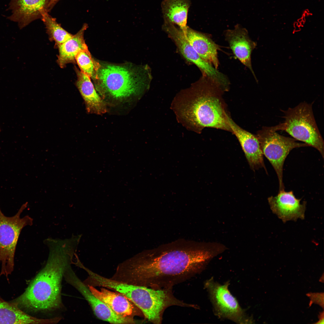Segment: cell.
<instances>
[{"label":"cell","mask_w":324,"mask_h":324,"mask_svg":"<svg viewBox=\"0 0 324 324\" xmlns=\"http://www.w3.org/2000/svg\"><path fill=\"white\" fill-rule=\"evenodd\" d=\"M44 24L50 38L54 41L58 46L70 38L73 35L62 28L56 21L55 18L45 11L42 14L41 19Z\"/></svg>","instance_id":"44dd1931"},{"label":"cell","mask_w":324,"mask_h":324,"mask_svg":"<svg viewBox=\"0 0 324 324\" xmlns=\"http://www.w3.org/2000/svg\"><path fill=\"white\" fill-rule=\"evenodd\" d=\"M217 242L177 241L139 254L120 264L116 280L134 285L172 287L202 271L219 254Z\"/></svg>","instance_id":"6da1fadb"},{"label":"cell","mask_w":324,"mask_h":324,"mask_svg":"<svg viewBox=\"0 0 324 324\" xmlns=\"http://www.w3.org/2000/svg\"><path fill=\"white\" fill-rule=\"evenodd\" d=\"M224 35L236 57L250 70L256 80L251 62V53L256 44L250 38L247 30L238 24L234 29L226 30Z\"/></svg>","instance_id":"4fadbf2b"},{"label":"cell","mask_w":324,"mask_h":324,"mask_svg":"<svg viewBox=\"0 0 324 324\" xmlns=\"http://www.w3.org/2000/svg\"><path fill=\"white\" fill-rule=\"evenodd\" d=\"M268 200L273 213L284 223L304 218L306 202L301 204V199L296 198L292 191L279 192L277 196L269 197Z\"/></svg>","instance_id":"8fae6325"},{"label":"cell","mask_w":324,"mask_h":324,"mask_svg":"<svg viewBox=\"0 0 324 324\" xmlns=\"http://www.w3.org/2000/svg\"><path fill=\"white\" fill-rule=\"evenodd\" d=\"M306 295L310 299L309 306L313 303L317 304L324 309V293L310 292L306 294Z\"/></svg>","instance_id":"603a6c76"},{"label":"cell","mask_w":324,"mask_h":324,"mask_svg":"<svg viewBox=\"0 0 324 324\" xmlns=\"http://www.w3.org/2000/svg\"><path fill=\"white\" fill-rule=\"evenodd\" d=\"M61 319L60 317L44 319L31 316L20 309L16 303L6 302L0 297V324H55Z\"/></svg>","instance_id":"e0dca14e"},{"label":"cell","mask_w":324,"mask_h":324,"mask_svg":"<svg viewBox=\"0 0 324 324\" xmlns=\"http://www.w3.org/2000/svg\"><path fill=\"white\" fill-rule=\"evenodd\" d=\"M23 204L14 216L8 217L2 212L0 208V276L7 278L14 269L16 246L21 232L27 225H31L32 219L28 216L20 218V215L27 207Z\"/></svg>","instance_id":"52a82bcc"},{"label":"cell","mask_w":324,"mask_h":324,"mask_svg":"<svg viewBox=\"0 0 324 324\" xmlns=\"http://www.w3.org/2000/svg\"><path fill=\"white\" fill-rule=\"evenodd\" d=\"M60 0H50L48 8V12H50L54 7Z\"/></svg>","instance_id":"cb8c5ba5"},{"label":"cell","mask_w":324,"mask_h":324,"mask_svg":"<svg viewBox=\"0 0 324 324\" xmlns=\"http://www.w3.org/2000/svg\"><path fill=\"white\" fill-rule=\"evenodd\" d=\"M184 35L199 56L205 61L218 69L219 62L218 51L220 48L210 36L188 27Z\"/></svg>","instance_id":"2e32d148"},{"label":"cell","mask_w":324,"mask_h":324,"mask_svg":"<svg viewBox=\"0 0 324 324\" xmlns=\"http://www.w3.org/2000/svg\"><path fill=\"white\" fill-rule=\"evenodd\" d=\"M65 271L64 278L66 281L76 288L84 297L98 318L112 324L136 323V321L133 318L123 317L116 314L105 303L95 296L88 287L78 278L71 266Z\"/></svg>","instance_id":"30bf717a"},{"label":"cell","mask_w":324,"mask_h":324,"mask_svg":"<svg viewBox=\"0 0 324 324\" xmlns=\"http://www.w3.org/2000/svg\"><path fill=\"white\" fill-rule=\"evenodd\" d=\"M163 29L172 38L181 53L188 61L196 65L205 75L215 80L222 86H226L230 81L227 77L218 69L203 60L189 43L179 28L174 25L164 23Z\"/></svg>","instance_id":"9c48e42d"},{"label":"cell","mask_w":324,"mask_h":324,"mask_svg":"<svg viewBox=\"0 0 324 324\" xmlns=\"http://www.w3.org/2000/svg\"><path fill=\"white\" fill-rule=\"evenodd\" d=\"M147 70L130 64H100L94 80L95 87L117 99L137 94L147 87Z\"/></svg>","instance_id":"277c9868"},{"label":"cell","mask_w":324,"mask_h":324,"mask_svg":"<svg viewBox=\"0 0 324 324\" xmlns=\"http://www.w3.org/2000/svg\"><path fill=\"white\" fill-rule=\"evenodd\" d=\"M281 130L280 124L273 127H264L256 135L263 154L267 158L274 169L279 183V192L284 190L283 182V168L289 152L293 148L309 146L305 143L296 142L293 138L281 135L276 131Z\"/></svg>","instance_id":"8992f818"},{"label":"cell","mask_w":324,"mask_h":324,"mask_svg":"<svg viewBox=\"0 0 324 324\" xmlns=\"http://www.w3.org/2000/svg\"><path fill=\"white\" fill-rule=\"evenodd\" d=\"M50 0H10L9 9L10 20L17 23L22 29L32 21L41 19L42 13L48 12Z\"/></svg>","instance_id":"7c38bea8"},{"label":"cell","mask_w":324,"mask_h":324,"mask_svg":"<svg viewBox=\"0 0 324 324\" xmlns=\"http://www.w3.org/2000/svg\"><path fill=\"white\" fill-rule=\"evenodd\" d=\"M228 121L232 133L239 141L251 168L255 170L263 167L266 171L263 154L256 135L241 128L230 116Z\"/></svg>","instance_id":"5bb4252c"},{"label":"cell","mask_w":324,"mask_h":324,"mask_svg":"<svg viewBox=\"0 0 324 324\" xmlns=\"http://www.w3.org/2000/svg\"><path fill=\"white\" fill-rule=\"evenodd\" d=\"M76 86L85 101L89 113L101 114L106 111L105 103L96 91L88 75L76 68Z\"/></svg>","instance_id":"ac0fdd59"},{"label":"cell","mask_w":324,"mask_h":324,"mask_svg":"<svg viewBox=\"0 0 324 324\" xmlns=\"http://www.w3.org/2000/svg\"><path fill=\"white\" fill-rule=\"evenodd\" d=\"M224 92L219 83L202 75L190 88L177 94L172 108L179 122L196 133L210 128L232 133L230 116L223 96Z\"/></svg>","instance_id":"7a4b0ae2"},{"label":"cell","mask_w":324,"mask_h":324,"mask_svg":"<svg viewBox=\"0 0 324 324\" xmlns=\"http://www.w3.org/2000/svg\"></svg>","instance_id":"484cf974"},{"label":"cell","mask_w":324,"mask_h":324,"mask_svg":"<svg viewBox=\"0 0 324 324\" xmlns=\"http://www.w3.org/2000/svg\"><path fill=\"white\" fill-rule=\"evenodd\" d=\"M75 60L80 70L94 80L100 64L92 57L88 50L80 51L76 56Z\"/></svg>","instance_id":"7402d4cb"},{"label":"cell","mask_w":324,"mask_h":324,"mask_svg":"<svg viewBox=\"0 0 324 324\" xmlns=\"http://www.w3.org/2000/svg\"><path fill=\"white\" fill-rule=\"evenodd\" d=\"M324 311L320 312L318 315V321L317 322L314 323L315 324H324Z\"/></svg>","instance_id":"d4e9b609"},{"label":"cell","mask_w":324,"mask_h":324,"mask_svg":"<svg viewBox=\"0 0 324 324\" xmlns=\"http://www.w3.org/2000/svg\"><path fill=\"white\" fill-rule=\"evenodd\" d=\"M88 286L95 296L117 315L123 317L133 318L135 315H140L138 312L139 309L123 294L103 287L98 290L92 286Z\"/></svg>","instance_id":"9a60e30c"},{"label":"cell","mask_w":324,"mask_h":324,"mask_svg":"<svg viewBox=\"0 0 324 324\" xmlns=\"http://www.w3.org/2000/svg\"><path fill=\"white\" fill-rule=\"evenodd\" d=\"M229 285L228 281L222 285L214 281L213 278L205 283V288L208 292L215 314L219 317L238 323H253L252 317L246 314L230 292Z\"/></svg>","instance_id":"ba28073f"},{"label":"cell","mask_w":324,"mask_h":324,"mask_svg":"<svg viewBox=\"0 0 324 324\" xmlns=\"http://www.w3.org/2000/svg\"><path fill=\"white\" fill-rule=\"evenodd\" d=\"M88 27L87 24L84 23L77 33L58 46L57 61L60 67L63 68L67 64L75 62L76 57L80 51L88 50L84 37V32Z\"/></svg>","instance_id":"ffe728a7"},{"label":"cell","mask_w":324,"mask_h":324,"mask_svg":"<svg viewBox=\"0 0 324 324\" xmlns=\"http://www.w3.org/2000/svg\"><path fill=\"white\" fill-rule=\"evenodd\" d=\"M312 104L302 102L295 107L283 110L284 114L281 130L296 140L317 149L324 158V141L314 116Z\"/></svg>","instance_id":"5b68a950"},{"label":"cell","mask_w":324,"mask_h":324,"mask_svg":"<svg viewBox=\"0 0 324 324\" xmlns=\"http://www.w3.org/2000/svg\"><path fill=\"white\" fill-rule=\"evenodd\" d=\"M190 5L189 0H164L161 7L164 23L177 25L185 34Z\"/></svg>","instance_id":"d6986e66"},{"label":"cell","mask_w":324,"mask_h":324,"mask_svg":"<svg viewBox=\"0 0 324 324\" xmlns=\"http://www.w3.org/2000/svg\"><path fill=\"white\" fill-rule=\"evenodd\" d=\"M63 254H52L45 266L31 281L24 292L14 301L34 312L52 311L62 307V282L70 265Z\"/></svg>","instance_id":"3957f363"}]
</instances>
